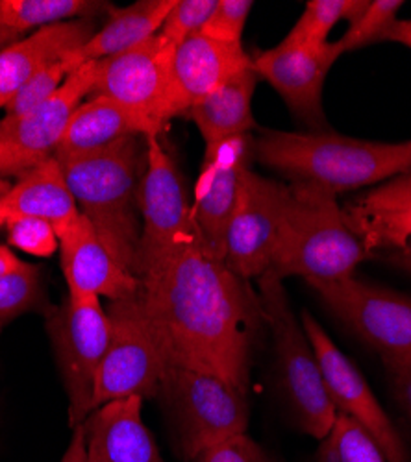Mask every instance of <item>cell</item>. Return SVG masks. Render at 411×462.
I'll use <instances>...</instances> for the list:
<instances>
[{
  "instance_id": "6da1fadb",
  "label": "cell",
  "mask_w": 411,
  "mask_h": 462,
  "mask_svg": "<svg viewBox=\"0 0 411 462\" xmlns=\"http://www.w3.org/2000/svg\"><path fill=\"white\" fill-rule=\"evenodd\" d=\"M139 300L169 366L215 374L247 393L259 300L199 229L143 264Z\"/></svg>"
},
{
  "instance_id": "7a4b0ae2",
  "label": "cell",
  "mask_w": 411,
  "mask_h": 462,
  "mask_svg": "<svg viewBox=\"0 0 411 462\" xmlns=\"http://www.w3.org/2000/svg\"><path fill=\"white\" fill-rule=\"evenodd\" d=\"M261 165L293 180L340 192L375 187L411 171L409 141H365L333 132L267 130L252 143Z\"/></svg>"
},
{
  "instance_id": "3957f363",
  "label": "cell",
  "mask_w": 411,
  "mask_h": 462,
  "mask_svg": "<svg viewBox=\"0 0 411 462\" xmlns=\"http://www.w3.org/2000/svg\"><path fill=\"white\" fill-rule=\"evenodd\" d=\"M139 135L125 137L89 156L60 162L80 213L130 274H141Z\"/></svg>"
},
{
  "instance_id": "277c9868",
  "label": "cell",
  "mask_w": 411,
  "mask_h": 462,
  "mask_svg": "<svg viewBox=\"0 0 411 462\" xmlns=\"http://www.w3.org/2000/svg\"><path fill=\"white\" fill-rule=\"evenodd\" d=\"M367 257L338 197L306 183L287 185L280 243L266 274L282 282L291 276L308 283L338 282L354 276Z\"/></svg>"
},
{
  "instance_id": "5b68a950",
  "label": "cell",
  "mask_w": 411,
  "mask_h": 462,
  "mask_svg": "<svg viewBox=\"0 0 411 462\" xmlns=\"http://www.w3.org/2000/svg\"><path fill=\"white\" fill-rule=\"evenodd\" d=\"M257 283L261 317L271 329L280 387L291 416L306 435L322 440L338 411L330 400L313 346L301 319L291 310L282 280L264 274Z\"/></svg>"
},
{
  "instance_id": "8992f818",
  "label": "cell",
  "mask_w": 411,
  "mask_h": 462,
  "mask_svg": "<svg viewBox=\"0 0 411 462\" xmlns=\"http://www.w3.org/2000/svg\"><path fill=\"white\" fill-rule=\"evenodd\" d=\"M174 421L176 448L193 462L206 449L247 435V393L215 374L167 366L162 389Z\"/></svg>"
},
{
  "instance_id": "52a82bcc",
  "label": "cell",
  "mask_w": 411,
  "mask_h": 462,
  "mask_svg": "<svg viewBox=\"0 0 411 462\" xmlns=\"http://www.w3.org/2000/svg\"><path fill=\"white\" fill-rule=\"evenodd\" d=\"M176 47L156 33L141 45L98 61L89 95L106 97L125 107L139 123L143 137L162 135L180 109L173 84Z\"/></svg>"
},
{
  "instance_id": "ba28073f",
  "label": "cell",
  "mask_w": 411,
  "mask_h": 462,
  "mask_svg": "<svg viewBox=\"0 0 411 462\" xmlns=\"http://www.w3.org/2000/svg\"><path fill=\"white\" fill-rule=\"evenodd\" d=\"M107 317L109 342L97 374L93 411L130 396L153 398L162 389L169 366L139 292L111 301Z\"/></svg>"
},
{
  "instance_id": "9c48e42d",
  "label": "cell",
  "mask_w": 411,
  "mask_h": 462,
  "mask_svg": "<svg viewBox=\"0 0 411 462\" xmlns=\"http://www.w3.org/2000/svg\"><path fill=\"white\" fill-rule=\"evenodd\" d=\"M58 366L69 396V426H82L93 412L95 383L109 342V317L97 296H69L47 315Z\"/></svg>"
},
{
  "instance_id": "30bf717a",
  "label": "cell",
  "mask_w": 411,
  "mask_h": 462,
  "mask_svg": "<svg viewBox=\"0 0 411 462\" xmlns=\"http://www.w3.org/2000/svg\"><path fill=\"white\" fill-rule=\"evenodd\" d=\"M310 287L382 361L411 356V296L354 276Z\"/></svg>"
},
{
  "instance_id": "8fae6325",
  "label": "cell",
  "mask_w": 411,
  "mask_h": 462,
  "mask_svg": "<svg viewBox=\"0 0 411 462\" xmlns=\"http://www.w3.org/2000/svg\"><path fill=\"white\" fill-rule=\"evenodd\" d=\"M285 202L287 185L259 176L250 167L243 172L238 206L224 239V263L238 278H261L271 268Z\"/></svg>"
},
{
  "instance_id": "7c38bea8",
  "label": "cell",
  "mask_w": 411,
  "mask_h": 462,
  "mask_svg": "<svg viewBox=\"0 0 411 462\" xmlns=\"http://www.w3.org/2000/svg\"><path fill=\"white\" fill-rule=\"evenodd\" d=\"M98 61L74 69L58 93L21 119L0 121V174L23 176L42 165L61 143L72 113L91 93Z\"/></svg>"
},
{
  "instance_id": "4fadbf2b",
  "label": "cell",
  "mask_w": 411,
  "mask_h": 462,
  "mask_svg": "<svg viewBox=\"0 0 411 462\" xmlns=\"http://www.w3.org/2000/svg\"><path fill=\"white\" fill-rule=\"evenodd\" d=\"M301 322L313 346L330 400L340 414L349 416L378 444L388 462H409L407 448L391 418L370 391L356 365L335 346L312 313L303 311Z\"/></svg>"
},
{
  "instance_id": "5bb4252c",
  "label": "cell",
  "mask_w": 411,
  "mask_h": 462,
  "mask_svg": "<svg viewBox=\"0 0 411 462\" xmlns=\"http://www.w3.org/2000/svg\"><path fill=\"white\" fill-rule=\"evenodd\" d=\"M145 150V174L139 189L141 213V268L169 250L195 229L191 206L178 167L165 150L160 135H148Z\"/></svg>"
},
{
  "instance_id": "9a60e30c",
  "label": "cell",
  "mask_w": 411,
  "mask_h": 462,
  "mask_svg": "<svg viewBox=\"0 0 411 462\" xmlns=\"http://www.w3.org/2000/svg\"><path fill=\"white\" fill-rule=\"evenodd\" d=\"M340 56L343 54L335 42L306 47L284 40L275 49L259 52L252 65L259 79L267 80L276 89L293 115L312 128L310 132H324V82Z\"/></svg>"
},
{
  "instance_id": "2e32d148",
  "label": "cell",
  "mask_w": 411,
  "mask_h": 462,
  "mask_svg": "<svg viewBox=\"0 0 411 462\" xmlns=\"http://www.w3.org/2000/svg\"><path fill=\"white\" fill-rule=\"evenodd\" d=\"M248 135L206 146L204 163L191 204L193 222L202 241L224 259V239L238 206L243 172L248 169Z\"/></svg>"
},
{
  "instance_id": "e0dca14e",
  "label": "cell",
  "mask_w": 411,
  "mask_h": 462,
  "mask_svg": "<svg viewBox=\"0 0 411 462\" xmlns=\"http://www.w3.org/2000/svg\"><path fill=\"white\" fill-rule=\"evenodd\" d=\"M60 259L69 296L125 300L139 292L141 282L107 252L91 222L80 217L58 234Z\"/></svg>"
},
{
  "instance_id": "ac0fdd59",
  "label": "cell",
  "mask_w": 411,
  "mask_h": 462,
  "mask_svg": "<svg viewBox=\"0 0 411 462\" xmlns=\"http://www.w3.org/2000/svg\"><path fill=\"white\" fill-rule=\"evenodd\" d=\"M341 208L369 255L393 250L406 266L411 264V171L370 187Z\"/></svg>"
},
{
  "instance_id": "d6986e66",
  "label": "cell",
  "mask_w": 411,
  "mask_h": 462,
  "mask_svg": "<svg viewBox=\"0 0 411 462\" xmlns=\"http://www.w3.org/2000/svg\"><path fill=\"white\" fill-rule=\"evenodd\" d=\"M248 67L252 58L241 43H220L204 33L188 37L176 47L173 58V84L180 113L188 115L191 106Z\"/></svg>"
},
{
  "instance_id": "ffe728a7",
  "label": "cell",
  "mask_w": 411,
  "mask_h": 462,
  "mask_svg": "<svg viewBox=\"0 0 411 462\" xmlns=\"http://www.w3.org/2000/svg\"><path fill=\"white\" fill-rule=\"evenodd\" d=\"M141 407L143 398L130 396L104 403L86 418L88 462H163Z\"/></svg>"
},
{
  "instance_id": "44dd1931",
  "label": "cell",
  "mask_w": 411,
  "mask_h": 462,
  "mask_svg": "<svg viewBox=\"0 0 411 462\" xmlns=\"http://www.w3.org/2000/svg\"><path fill=\"white\" fill-rule=\"evenodd\" d=\"M93 33L86 19L67 21L40 28L0 51V107H6L37 72L82 47Z\"/></svg>"
},
{
  "instance_id": "7402d4cb",
  "label": "cell",
  "mask_w": 411,
  "mask_h": 462,
  "mask_svg": "<svg viewBox=\"0 0 411 462\" xmlns=\"http://www.w3.org/2000/svg\"><path fill=\"white\" fill-rule=\"evenodd\" d=\"M0 208L8 220L19 217L47 220L56 234L80 217L79 204L56 158H49L19 176V181L0 199Z\"/></svg>"
},
{
  "instance_id": "603a6c76",
  "label": "cell",
  "mask_w": 411,
  "mask_h": 462,
  "mask_svg": "<svg viewBox=\"0 0 411 462\" xmlns=\"http://www.w3.org/2000/svg\"><path fill=\"white\" fill-rule=\"evenodd\" d=\"M174 3L176 0H139L114 10L102 30L95 32L77 51L65 54L63 63L72 72L84 63L102 61L141 45L162 30Z\"/></svg>"
},
{
  "instance_id": "cb8c5ba5",
  "label": "cell",
  "mask_w": 411,
  "mask_h": 462,
  "mask_svg": "<svg viewBox=\"0 0 411 462\" xmlns=\"http://www.w3.org/2000/svg\"><path fill=\"white\" fill-rule=\"evenodd\" d=\"M257 80L259 76L252 65L190 107L188 117L197 125L206 146L248 135L256 126L252 98Z\"/></svg>"
},
{
  "instance_id": "d4e9b609",
  "label": "cell",
  "mask_w": 411,
  "mask_h": 462,
  "mask_svg": "<svg viewBox=\"0 0 411 462\" xmlns=\"http://www.w3.org/2000/svg\"><path fill=\"white\" fill-rule=\"evenodd\" d=\"M130 135H143L132 115L114 100L91 97L89 102L80 104L72 113L54 158L63 162L89 156Z\"/></svg>"
},
{
  "instance_id": "484cf974",
  "label": "cell",
  "mask_w": 411,
  "mask_h": 462,
  "mask_svg": "<svg viewBox=\"0 0 411 462\" xmlns=\"http://www.w3.org/2000/svg\"><path fill=\"white\" fill-rule=\"evenodd\" d=\"M98 6L88 0H0V23L21 35L35 26L45 28L82 17Z\"/></svg>"
},
{
  "instance_id": "4316f807",
  "label": "cell",
  "mask_w": 411,
  "mask_h": 462,
  "mask_svg": "<svg viewBox=\"0 0 411 462\" xmlns=\"http://www.w3.org/2000/svg\"><path fill=\"white\" fill-rule=\"evenodd\" d=\"M365 6L367 0H310L284 40L294 45L321 47L328 43V35L335 24L354 21Z\"/></svg>"
},
{
  "instance_id": "83f0119b",
  "label": "cell",
  "mask_w": 411,
  "mask_h": 462,
  "mask_svg": "<svg viewBox=\"0 0 411 462\" xmlns=\"http://www.w3.org/2000/svg\"><path fill=\"white\" fill-rule=\"evenodd\" d=\"M313 462H388L378 444L345 414L335 416L328 435L319 440Z\"/></svg>"
},
{
  "instance_id": "f1b7e54d",
  "label": "cell",
  "mask_w": 411,
  "mask_h": 462,
  "mask_svg": "<svg viewBox=\"0 0 411 462\" xmlns=\"http://www.w3.org/2000/svg\"><path fill=\"white\" fill-rule=\"evenodd\" d=\"M402 0H367L363 12L350 21L349 30L341 40L335 42L341 54L360 51L365 45L378 43L388 26L397 19Z\"/></svg>"
},
{
  "instance_id": "f546056e",
  "label": "cell",
  "mask_w": 411,
  "mask_h": 462,
  "mask_svg": "<svg viewBox=\"0 0 411 462\" xmlns=\"http://www.w3.org/2000/svg\"><path fill=\"white\" fill-rule=\"evenodd\" d=\"M42 300L40 268L26 264L23 271L0 278V331L6 324L33 310Z\"/></svg>"
},
{
  "instance_id": "4dcf8cb0",
  "label": "cell",
  "mask_w": 411,
  "mask_h": 462,
  "mask_svg": "<svg viewBox=\"0 0 411 462\" xmlns=\"http://www.w3.org/2000/svg\"><path fill=\"white\" fill-rule=\"evenodd\" d=\"M70 74V69L63 63V60H58L45 67L42 72H37L33 79L14 97V100L5 107L6 117L5 119H21L24 115L42 107L45 102H49L58 89L65 84L67 76Z\"/></svg>"
},
{
  "instance_id": "1f68e13d",
  "label": "cell",
  "mask_w": 411,
  "mask_h": 462,
  "mask_svg": "<svg viewBox=\"0 0 411 462\" xmlns=\"http://www.w3.org/2000/svg\"><path fill=\"white\" fill-rule=\"evenodd\" d=\"M8 243L24 254L35 257H51L60 250V239L56 229L42 218L19 217L6 222Z\"/></svg>"
},
{
  "instance_id": "d6a6232c",
  "label": "cell",
  "mask_w": 411,
  "mask_h": 462,
  "mask_svg": "<svg viewBox=\"0 0 411 462\" xmlns=\"http://www.w3.org/2000/svg\"><path fill=\"white\" fill-rule=\"evenodd\" d=\"M215 6L217 0H176L158 33L178 47L188 37L201 33Z\"/></svg>"
},
{
  "instance_id": "836d02e7",
  "label": "cell",
  "mask_w": 411,
  "mask_h": 462,
  "mask_svg": "<svg viewBox=\"0 0 411 462\" xmlns=\"http://www.w3.org/2000/svg\"><path fill=\"white\" fill-rule=\"evenodd\" d=\"M254 3L250 0H217L210 19L201 33L220 43H241V35Z\"/></svg>"
},
{
  "instance_id": "e575fe53",
  "label": "cell",
  "mask_w": 411,
  "mask_h": 462,
  "mask_svg": "<svg viewBox=\"0 0 411 462\" xmlns=\"http://www.w3.org/2000/svg\"><path fill=\"white\" fill-rule=\"evenodd\" d=\"M193 462H273L248 435L234 437L201 453Z\"/></svg>"
},
{
  "instance_id": "d590c367",
  "label": "cell",
  "mask_w": 411,
  "mask_h": 462,
  "mask_svg": "<svg viewBox=\"0 0 411 462\" xmlns=\"http://www.w3.org/2000/svg\"><path fill=\"white\" fill-rule=\"evenodd\" d=\"M384 366L389 377L393 398L411 421V356L400 359H384Z\"/></svg>"
},
{
  "instance_id": "8d00e7d4",
  "label": "cell",
  "mask_w": 411,
  "mask_h": 462,
  "mask_svg": "<svg viewBox=\"0 0 411 462\" xmlns=\"http://www.w3.org/2000/svg\"><path fill=\"white\" fill-rule=\"evenodd\" d=\"M60 462H88L86 433H84L82 426H77L72 430V439H70L69 448Z\"/></svg>"
},
{
  "instance_id": "74e56055",
  "label": "cell",
  "mask_w": 411,
  "mask_h": 462,
  "mask_svg": "<svg viewBox=\"0 0 411 462\" xmlns=\"http://www.w3.org/2000/svg\"><path fill=\"white\" fill-rule=\"evenodd\" d=\"M380 42H393L411 49V19H395L380 37Z\"/></svg>"
},
{
  "instance_id": "f35d334b",
  "label": "cell",
  "mask_w": 411,
  "mask_h": 462,
  "mask_svg": "<svg viewBox=\"0 0 411 462\" xmlns=\"http://www.w3.org/2000/svg\"><path fill=\"white\" fill-rule=\"evenodd\" d=\"M28 263L21 261L8 246L0 245V278H6L12 276L26 266Z\"/></svg>"
},
{
  "instance_id": "ab89813d",
  "label": "cell",
  "mask_w": 411,
  "mask_h": 462,
  "mask_svg": "<svg viewBox=\"0 0 411 462\" xmlns=\"http://www.w3.org/2000/svg\"><path fill=\"white\" fill-rule=\"evenodd\" d=\"M17 37L19 35L15 32H12L10 28H6L3 23H0V51H5L6 47L14 45Z\"/></svg>"
},
{
  "instance_id": "60d3db41",
  "label": "cell",
  "mask_w": 411,
  "mask_h": 462,
  "mask_svg": "<svg viewBox=\"0 0 411 462\" xmlns=\"http://www.w3.org/2000/svg\"><path fill=\"white\" fill-rule=\"evenodd\" d=\"M8 185H5V181H0V199H3L6 192H8ZM6 222H8V218H6V215H5V211H3V208H0V227H5L6 226Z\"/></svg>"
},
{
  "instance_id": "b9f144b4",
  "label": "cell",
  "mask_w": 411,
  "mask_h": 462,
  "mask_svg": "<svg viewBox=\"0 0 411 462\" xmlns=\"http://www.w3.org/2000/svg\"><path fill=\"white\" fill-rule=\"evenodd\" d=\"M407 268H409V271H411V264H407Z\"/></svg>"
},
{
  "instance_id": "7bdbcfd3",
  "label": "cell",
  "mask_w": 411,
  "mask_h": 462,
  "mask_svg": "<svg viewBox=\"0 0 411 462\" xmlns=\"http://www.w3.org/2000/svg\"><path fill=\"white\" fill-rule=\"evenodd\" d=\"M409 148H411V139H409Z\"/></svg>"
}]
</instances>
